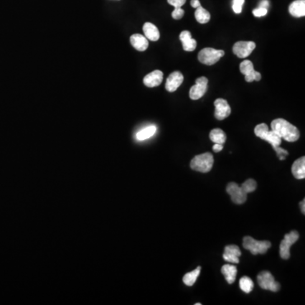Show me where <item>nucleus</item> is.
Here are the masks:
<instances>
[{
    "label": "nucleus",
    "mask_w": 305,
    "mask_h": 305,
    "mask_svg": "<svg viewBox=\"0 0 305 305\" xmlns=\"http://www.w3.org/2000/svg\"><path fill=\"white\" fill-rule=\"evenodd\" d=\"M271 129L281 138L287 142H296L300 137V132L297 127L282 118L274 119L271 122Z\"/></svg>",
    "instance_id": "obj_1"
},
{
    "label": "nucleus",
    "mask_w": 305,
    "mask_h": 305,
    "mask_svg": "<svg viewBox=\"0 0 305 305\" xmlns=\"http://www.w3.org/2000/svg\"><path fill=\"white\" fill-rule=\"evenodd\" d=\"M254 133L257 137L269 142L274 149L279 147L282 143V138L273 131H269V127L265 123H261L254 128Z\"/></svg>",
    "instance_id": "obj_2"
},
{
    "label": "nucleus",
    "mask_w": 305,
    "mask_h": 305,
    "mask_svg": "<svg viewBox=\"0 0 305 305\" xmlns=\"http://www.w3.org/2000/svg\"><path fill=\"white\" fill-rule=\"evenodd\" d=\"M214 157L210 152H204L197 155L191 161L190 166L193 170L198 172L207 173L213 167Z\"/></svg>",
    "instance_id": "obj_3"
},
{
    "label": "nucleus",
    "mask_w": 305,
    "mask_h": 305,
    "mask_svg": "<svg viewBox=\"0 0 305 305\" xmlns=\"http://www.w3.org/2000/svg\"><path fill=\"white\" fill-rule=\"evenodd\" d=\"M242 246L244 249L251 252L252 254L257 255L259 254H265L271 246V243L269 241H258L251 236H245L242 241Z\"/></svg>",
    "instance_id": "obj_4"
},
{
    "label": "nucleus",
    "mask_w": 305,
    "mask_h": 305,
    "mask_svg": "<svg viewBox=\"0 0 305 305\" xmlns=\"http://www.w3.org/2000/svg\"><path fill=\"white\" fill-rule=\"evenodd\" d=\"M225 52L223 50H218L212 48H205L198 53V60L201 63L212 66L217 63L221 58L223 57Z\"/></svg>",
    "instance_id": "obj_5"
},
{
    "label": "nucleus",
    "mask_w": 305,
    "mask_h": 305,
    "mask_svg": "<svg viewBox=\"0 0 305 305\" xmlns=\"http://www.w3.org/2000/svg\"><path fill=\"white\" fill-rule=\"evenodd\" d=\"M299 237V234L297 231H292L289 233L286 234L284 238L280 244V256L283 259H288L290 258V248L294 244Z\"/></svg>",
    "instance_id": "obj_6"
},
{
    "label": "nucleus",
    "mask_w": 305,
    "mask_h": 305,
    "mask_svg": "<svg viewBox=\"0 0 305 305\" xmlns=\"http://www.w3.org/2000/svg\"><path fill=\"white\" fill-rule=\"evenodd\" d=\"M259 287L264 290H269L272 292H277L280 289V284L276 282L271 273L269 271H262L257 277Z\"/></svg>",
    "instance_id": "obj_7"
},
{
    "label": "nucleus",
    "mask_w": 305,
    "mask_h": 305,
    "mask_svg": "<svg viewBox=\"0 0 305 305\" xmlns=\"http://www.w3.org/2000/svg\"><path fill=\"white\" fill-rule=\"evenodd\" d=\"M208 88V79L205 76H201L196 80V84L192 86L189 92V96L193 100H198L206 94Z\"/></svg>",
    "instance_id": "obj_8"
},
{
    "label": "nucleus",
    "mask_w": 305,
    "mask_h": 305,
    "mask_svg": "<svg viewBox=\"0 0 305 305\" xmlns=\"http://www.w3.org/2000/svg\"><path fill=\"white\" fill-rule=\"evenodd\" d=\"M226 192L231 196V200L236 204H241L247 200V193L241 189V186L235 182L229 183L226 187Z\"/></svg>",
    "instance_id": "obj_9"
},
{
    "label": "nucleus",
    "mask_w": 305,
    "mask_h": 305,
    "mask_svg": "<svg viewBox=\"0 0 305 305\" xmlns=\"http://www.w3.org/2000/svg\"><path fill=\"white\" fill-rule=\"evenodd\" d=\"M255 47L256 44L251 41H239L234 44L232 50L238 58H244L251 54Z\"/></svg>",
    "instance_id": "obj_10"
},
{
    "label": "nucleus",
    "mask_w": 305,
    "mask_h": 305,
    "mask_svg": "<svg viewBox=\"0 0 305 305\" xmlns=\"http://www.w3.org/2000/svg\"><path fill=\"white\" fill-rule=\"evenodd\" d=\"M214 104H215V107H216L215 116L219 120H222V119H226V118H227L231 114V107H230L228 103L225 99H216Z\"/></svg>",
    "instance_id": "obj_11"
},
{
    "label": "nucleus",
    "mask_w": 305,
    "mask_h": 305,
    "mask_svg": "<svg viewBox=\"0 0 305 305\" xmlns=\"http://www.w3.org/2000/svg\"><path fill=\"white\" fill-rule=\"evenodd\" d=\"M184 80L182 74L180 71H174L168 76L165 83V89L170 93L176 91Z\"/></svg>",
    "instance_id": "obj_12"
},
{
    "label": "nucleus",
    "mask_w": 305,
    "mask_h": 305,
    "mask_svg": "<svg viewBox=\"0 0 305 305\" xmlns=\"http://www.w3.org/2000/svg\"><path fill=\"white\" fill-rule=\"evenodd\" d=\"M241 250L236 245H228L225 248L223 259L226 261L234 264H238L239 257L241 256Z\"/></svg>",
    "instance_id": "obj_13"
},
{
    "label": "nucleus",
    "mask_w": 305,
    "mask_h": 305,
    "mask_svg": "<svg viewBox=\"0 0 305 305\" xmlns=\"http://www.w3.org/2000/svg\"><path fill=\"white\" fill-rule=\"evenodd\" d=\"M163 77H164V74L162 71L156 70L151 73L147 74V76H145L143 78V83L147 87L160 86L162 82Z\"/></svg>",
    "instance_id": "obj_14"
},
{
    "label": "nucleus",
    "mask_w": 305,
    "mask_h": 305,
    "mask_svg": "<svg viewBox=\"0 0 305 305\" xmlns=\"http://www.w3.org/2000/svg\"><path fill=\"white\" fill-rule=\"evenodd\" d=\"M179 38L182 43L184 50L188 51V52L195 50L196 47H197V42H196L195 39L192 38V34H191L190 32L183 30L180 33Z\"/></svg>",
    "instance_id": "obj_15"
},
{
    "label": "nucleus",
    "mask_w": 305,
    "mask_h": 305,
    "mask_svg": "<svg viewBox=\"0 0 305 305\" xmlns=\"http://www.w3.org/2000/svg\"><path fill=\"white\" fill-rule=\"evenodd\" d=\"M292 175L298 180H302L305 178V157L297 159L292 166Z\"/></svg>",
    "instance_id": "obj_16"
},
{
    "label": "nucleus",
    "mask_w": 305,
    "mask_h": 305,
    "mask_svg": "<svg viewBox=\"0 0 305 305\" xmlns=\"http://www.w3.org/2000/svg\"><path fill=\"white\" fill-rule=\"evenodd\" d=\"M132 47L138 51H145L148 47V41L145 36L141 34H133L130 38Z\"/></svg>",
    "instance_id": "obj_17"
},
{
    "label": "nucleus",
    "mask_w": 305,
    "mask_h": 305,
    "mask_svg": "<svg viewBox=\"0 0 305 305\" xmlns=\"http://www.w3.org/2000/svg\"><path fill=\"white\" fill-rule=\"evenodd\" d=\"M289 13L293 17H302L305 15V0H295L289 5Z\"/></svg>",
    "instance_id": "obj_18"
},
{
    "label": "nucleus",
    "mask_w": 305,
    "mask_h": 305,
    "mask_svg": "<svg viewBox=\"0 0 305 305\" xmlns=\"http://www.w3.org/2000/svg\"><path fill=\"white\" fill-rule=\"evenodd\" d=\"M143 33H144L145 37L148 40L152 41V42H156V41L160 39V34L156 26L154 24L150 22H146L143 25L142 27Z\"/></svg>",
    "instance_id": "obj_19"
},
{
    "label": "nucleus",
    "mask_w": 305,
    "mask_h": 305,
    "mask_svg": "<svg viewBox=\"0 0 305 305\" xmlns=\"http://www.w3.org/2000/svg\"><path fill=\"white\" fill-rule=\"evenodd\" d=\"M221 272L226 278V282L229 284H232L235 280H236V274H237V269L235 265L231 264H225L221 268Z\"/></svg>",
    "instance_id": "obj_20"
},
{
    "label": "nucleus",
    "mask_w": 305,
    "mask_h": 305,
    "mask_svg": "<svg viewBox=\"0 0 305 305\" xmlns=\"http://www.w3.org/2000/svg\"><path fill=\"white\" fill-rule=\"evenodd\" d=\"M156 131H157V128L155 126H148L143 129L140 130L136 135V137L138 141H144V140L148 139L150 137H152L155 134Z\"/></svg>",
    "instance_id": "obj_21"
},
{
    "label": "nucleus",
    "mask_w": 305,
    "mask_h": 305,
    "mask_svg": "<svg viewBox=\"0 0 305 305\" xmlns=\"http://www.w3.org/2000/svg\"><path fill=\"white\" fill-rule=\"evenodd\" d=\"M209 138L212 142L219 144H224L226 141V135L221 129H213L209 133Z\"/></svg>",
    "instance_id": "obj_22"
},
{
    "label": "nucleus",
    "mask_w": 305,
    "mask_h": 305,
    "mask_svg": "<svg viewBox=\"0 0 305 305\" xmlns=\"http://www.w3.org/2000/svg\"><path fill=\"white\" fill-rule=\"evenodd\" d=\"M201 267H197V269H194L193 271L188 272L183 277V282L184 284L187 285L188 287H192L195 283L196 281L198 279V276L200 274Z\"/></svg>",
    "instance_id": "obj_23"
},
{
    "label": "nucleus",
    "mask_w": 305,
    "mask_h": 305,
    "mask_svg": "<svg viewBox=\"0 0 305 305\" xmlns=\"http://www.w3.org/2000/svg\"><path fill=\"white\" fill-rule=\"evenodd\" d=\"M195 18L198 22L200 23V24H205L210 20V14H209L208 10L203 9L202 6H199L196 10Z\"/></svg>",
    "instance_id": "obj_24"
},
{
    "label": "nucleus",
    "mask_w": 305,
    "mask_h": 305,
    "mask_svg": "<svg viewBox=\"0 0 305 305\" xmlns=\"http://www.w3.org/2000/svg\"><path fill=\"white\" fill-rule=\"evenodd\" d=\"M239 286L241 291H243L246 293L251 292L254 289V282L248 277H241L239 282Z\"/></svg>",
    "instance_id": "obj_25"
},
{
    "label": "nucleus",
    "mask_w": 305,
    "mask_h": 305,
    "mask_svg": "<svg viewBox=\"0 0 305 305\" xmlns=\"http://www.w3.org/2000/svg\"><path fill=\"white\" fill-rule=\"evenodd\" d=\"M254 71V65L250 60H244L240 64V71L244 76H248Z\"/></svg>",
    "instance_id": "obj_26"
},
{
    "label": "nucleus",
    "mask_w": 305,
    "mask_h": 305,
    "mask_svg": "<svg viewBox=\"0 0 305 305\" xmlns=\"http://www.w3.org/2000/svg\"><path fill=\"white\" fill-rule=\"evenodd\" d=\"M241 188L244 191V193H249L256 190L257 183L254 179H249L244 181L241 185Z\"/></svg>",
    "instance_id": "obj_27"
},
{
    "label": "nucleus",
    "mask_w": 305,
    "mask_h": 305,
    "mask_svg": "<svg viewBox=\"0 0 305 305\" xmlns=\"http://www.w3.org/2000/svg\"><path fill=\"white\" fill-rule=\"evenodd\" d=\"M260 80H261V74L256 71H253L250 75L245 76V81L248 82H252L254 81H259Z\"/></svg>",
    "instance_id": "obj_28"
},
{
    "label": "nucleus",
    "mask_w": 305,
    "mask_h": 305,
    "mask_svg": "<svg viewBox=\"0 0 305 305\" xmlns=\"http://www.w3.org/2000/svg\"><path fill=\"white\" fill-rule=\"evenodd\" d=\"M245 0H233V5H232V10L236 14H240L242 10V5H243Z\"/></svg>",
    "instance_id": "obj_29"
},
{
    "label": "nucleus",
    "mask_w": 305,
    "mask_h": 305,
    "mask_svg": "<svg viewBox=\"0 0 305 305\" xmlns=\"http://www.w3.org/2000/svg\"><path fill=\"white\" fill-rule=\"evenodd\" d=\"M184 14H185V12H184V10L181 8H175V10H173L171 15H172L173 19L180 20V19L183 17Z\"/></svg>",
    "instance_id": "obj_30"
},
{
    "label": "nucleus",
    "mask_w": 305,
    "mask_h": 305,
    "mask_svg": "<svg viewBox=\"0 0 305 305\" xmlns=\"http://www.w3.org/2000/svg\"><path fill=\"white\" fill-rule=\"evenodd\" d=\"M268 10L265 8L259 7L253 10V14H254L255 17H262L266 15Z\"/></svg>",
    "instance_id": "obj_31"
},
{
    "label": "nucleus",
    "mask_w": 305,
    "mask_h": 305,
    "mask_svg": "<svg viewBox=\"0 0 305 305\" xmlns=\"http://www.w3.org/2000/svg\"><path fill=\"white\" fill-rule=\"evenodd\" d=\"M168 3L170 5H172L175 8H180L182 5H185L186 0H167Z\"/></svg>",
    "instance_id": "obj_32"
},
{
    "label": "nucleus",
    "mask_w": 305,
    "mask_h": 305,
    "mask_svg": "<svg viewBox=\"0 0 305 305\" xmlns=\"http://www.w3.org/2000/svg\"><path fill=\"white\" fill-rule=\"evenodd\" d=\"M223 149V144H219V143H215L213 146V150L216 152H219L221 150Z\"/></svg>",
    "instance_id": "obj_33"
},
{
    "label": "nucleus",
    "mask_w": 305,
    "mask_h": 305,
    "mask_svg": "<svg viewBox=\"0 0 305 305\" xmlns=\"http://www.w3.org/2000/svg\"><path fill=\"white\" fill-rule=\"evenodd\" d=\"M191 5H192V7L197 9V8L201 6V4L199 0H191Z\"/></svg>",
    "instance_id": "obj_34"
},
{
    "label": "nucleus",
    "mask_w": 305,
    "mask_h": 305,
    "mask_svg": "<svg viewBox=\"0 0 305 305\" xmlns=\"http://www.w3.org/2000/svg\"><path fill=\"white\" fill-rule=\"evenodd\" d=\"M259 7L267 9V8L269 7V1L268 0H262L260 4H259Z\"/></svg>",
    "instance_id": "obj_35"
},
{
    "label": "nucleus",
    "mask_w": 305,
    "mask_h": 305,
    "mask_svg": "<svg viewBox=\"0 0 305 305\" xmlns=\"http://www.w3.org/2000/svg\"><path fill=\"white\" fill-rule=\"evenodd\" d=\"M300 208H301V211H302V213L304 215L305 213V200H303L300 203Z\"/></svg>",
    "instance_id": "obj_36"
}]
</instances>
